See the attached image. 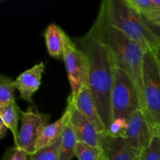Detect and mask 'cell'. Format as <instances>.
I'll return each instance as SVG.
<instances>
[{"instance_id": "obj_1", "label": "cell", "mask_w": 160, "mask_h": 160, "mask_svg": "<svg viewBox=\"0 0 160 160\" xmlns=\"http://www.w3.org/2000/svg\"><path fill=\"white\" fill-rule=\"evenodd\" d=\"M74 42L88 59V87L103 126L108 131L112 121L111 95L114 82V61L109 50L88 33L76 38Z\"/></svg>"}, {"instance_id": "obj_2", "label": "cell", "mask_w": 160, "mask_h": 160, "mask_svg": "<svg viewBox=\"0 0 160 160\" xmlns=\"http://www.w3.org/2000/svg\"><path fill=\"white\" fill-rule=\"evenodd\" d=\"M88 33L109 50L115 65L129 76L137 90L143 110L142 71L145 52L138 44L111 26L100 8L96 20Z\"/></svg>"}, {"instance_id": "obj_3", "label": "cell", "mask_w": 160, "mask_h": 160, "mask_svg": "<svg viewBox=\"0 0 160 160\" xmlns=\"http://www.w3.org/2000/svg\"><path fill=\"white\" fill-rule=\"evenodd\" d=\"M100 9L111 26L138 44L145 52H156L159 43L144 22L143 18L127 0H104Z\"/></svg>"}, {"instance_id": "obj_4", "label": "cell", "mask_w": 160, "mask_h": 160, "mask_svg": "<svg viewBox=\"0 0 160 160\" xmlns=\"http://www.w3.org/2000/svg\"><path fill=\"white\" fill-rule=\"evenodd\" d=\"M142 93L143 111L157 132L160 128V69L156 55L151 51L144 55Z\"/></svg>"}, {"instance_id": "obj_5", "label": "cell", "mask_w": 160, "mask_h": 160, "mask_svg": "<svg viewBox=\"0 0 160 160\" xmlns=\"http://www.w3.org/2000/svg\"><path fill=\"white\" fill-rule=\"evenodd\" d=\"M111 107L112 120L118 117H124L128 120L134 111L142 109L138 95L132 81L122 69L116 65Z\"/></svg>"}, {"instance_id": "obj_6", "label": "cell", "mask_w": 160, "mask_h": 160, "mask_svg": "<svg viewBox=\"0 0 160 160\" xmlns=\"http://www.w3.org/2000/svg\"><path fill=\"white\" fill-rule=\"evenodd\" d=\"M63 62L71 89L68 99L74 102L81 88L88 85L89 62L85 52L70 37L66 42Z\"/></svg>"}, {"instance_id": "obj_7", "label": "cell", "mask_w": 160, "mask_h": 160, "mask_svg": "<svg viewBox=\"0 0 160 160\" xmlns=\"http://www.w3.org/2000/svg\"><path fill=\"white\" fill-rule=\"evenodd\" d=\"M49 120V114L39 112L34 106H29L22 112L21 125L15 146L31 155L35 152L36 144Z\"/></svg>"}, {"instance_id": "obj_8", "label": "cell", "mask_w": 160, "mask_h": 160, "mask_svg": "<svg viewBox=\"0 0 160 160\" xmlns=\"http://www.w3.org/2000/svg\"><path fill=\"white\" fill-rule=\"evenodd\" d=\"M142 109L134 111L128 118L126 138L138 156H140L156 134Z\"/></svg>"}, {"instance_id": "obj_9", "label": "cell", "mask_w": 160, "mask_h": 160, "mask_svg": "<svg viewBox=\"0 0 160 160\" xmlns=\"http://www.w3.org/2000/svg\"><path fill=\"white\" fill-rule=\"evenodd\" d=\"M101 149L106 160H135L138 157L126 138L102 134Z\"/></svg>"}, {"instance_id": "obj_10", "label": "cell", "mask_w": 160, "mask_h": 160, "mask_svg": "<svg viewBox=\"0 0 160 160\" xmlns=\"http://www.w3.org/2000/svg\"><path fill=\"white\" fill-rule=\"evenodd\" d=\"M44 71L45 64L41 62L31 69L25 70L16 78V88L20 92L21 99L32 103V97L40 88Z\"/></svg>"}, {"instance_id": "obj_11", "label": "cell", "mask_w": 160, "mask_h": 160, "mask_svg": "<svg viewBox=\"0 0 160 160\" xmlns=\"http://www.w3.org/2000/svg\"><path fill=\"white\" fill-rule=\"evenodd\" d=\"M70 123L73 128L78 142L101 149L102 134H99L92 123L75 107L73 103Z\"/></svg>"}, {"instance_id": "obj_12", "label": "cell", "mask_w": 160, "mask_h": 160, "mask_svg": "<svg viewBox=\"0 0 160 160\" xmlns=\"http://www.w3.org/2000/svg\"><path fill=\"white\" fill-rule=\"evenodd\" d=\"M73 102L67 99V105L62 117L54 123L48 124L42 131L35 146V152L50 145L62 135L65 128L70 121Z\"/></svg>"}, {"instance_id": "obj_13", "label": "cell", "mask_w": 160, "mask_h": 160, "mask_svg": "<svg viewBox=\"0 0 160 160\" xmlns=\"http://www.w3.org/2000/svg\"><path fill=\"white\" fill-rule=\"evenodd\" d=\"M74 106L91 123L99 134L107 133L103 126L95 103L87 84L83 86L75 100Z\"/></svg>"}, {"instance_id": "obj_14", "label": "cell", "mask_w": 160, "mask_h": 160, "mask_svg": "<svg viewBox=\"0 0 160 160\" xmlns=\"http://www.w3.org/2000/svg\"><path fill=\"white\" fill-rule=\"evenodd\" d=\"M47 50L51 57L63 60L66 42L69 37L56 23H50L44 33Z\"/></svg>"}, {"instance_id": "obj_15", "label": "cell", "mask_w": 160, "mask_h": 160, "mask_svg": "<svg viewBox=\"0 0 160 160\" xmlns=\"http://www.w3.org/2000/svg\"><path fill=\"white\" fill-rule=\"evenodd\" d=\"M22 112L17 102L12 103L5 108H0V120H2L6 128L12 133L14 145L17 143L19 135L18 122L21 119Z\"/></svg>"}, {"instance_id": "obj_16", "label": "cell", "mask_w": 160, "mask_h": 160, "mask_svg": "<svg viewBox=\"0 0 160 160\" xmlns=\"http://www.w3.org/2000/svg\"><path fill=\"white\" fill-rule=\"evenodd\" d=\"M76 134L70 121L63 131L60 145V160H71L75 156L78 143Z\"/></svg>"}, {"instance_id": "obj_17", "label": "cell", "mask_w": 160, "mask_h": 160, "mask_svg": "<svg viewBox=\"0 0 160 160\" xmlns=\"http://www.w3.org/2000/svg\"><path fill=\"white\" fill-rule=\"evenodd\" d=\"M15 81L1 74L0 76V108H5L12 103L17 102L15 99Z\"/></svg>"}, {"instance_id": "obj_18", "label": "cell", "mask_w": 160, "mask_h": 160, "mask_svg": "<svg viewBox=\"0 0 160 160\" xmlns=\"http://www.w3.org/2000/svg\"><path fill=\"white\" fill-rule=\"evenodd\" d=\"M62 136L50 145L41 148L31 154V160H60Z\"/></svg>"}, {"instance_id": "obj_19", "label": "cell", "mask_w": 160, "mask_h": 160, "mask_svg": "<svg viewBox=\"0 0 160 160\" xmlns=\"http://www.w3.org/2000/svg\"><path fill=\"white\" fill-rule=\"evenodd\" d=\"M75 156L78 160H101L102 151L82 142H78L75 148Z\"/></svg>"}, {"instance_id": "obj_20", "label": "cell", "mask_w": 160, "mask_h": 160, "mask_svg": "<svg viewBox=\"0 0 160 160\" xmlns=\"http://www.w3.org/2000/svg\"><path fill=\"white\" fill-rule=\"evenodd\" d=\"M142 160H160V135L154 134L149 145L141 155Z\"/></svg>"}, {"instance_id": "obj_21", "label": "cell", "mask_w": 160, "mask_h": 160, "mask_svg": "<svg viewBox=\"0 0 160 160\" xmlns=\"http://www.w3.org/2000/svg\"><path fill=\"white\" fill-rule=\"evenodd\" d=\"M128 127V120L124 117L114 119L111 123L107 133L114 137L126 138Z\"/></svg>"}, {"instance_id": "obj_22", "label": "cell", "mask_w": 160, "mask_h": 160, "mask_svg": "<svg viewBox=\"0 0 160 160\" xmlns=\"http://www.w3.org/2000/svg\"><path fill=\"white\" fill-rule=\"evenodd\" d=\"M31 154L13 145L8 148L2 160H31Z\"/></svg>"}, {"instance_id": "obj_23", "label": "cell", "mask_w": 160, "mask_h": 160, "mask_svg": "<svg viewBox=\"0 0 160 160\" xmlns=\"http://www.w3.org/2000/svg\"><path fill=\"white\" fill-rule=\"evenodd\" d=\"M142 18H143L144 22H145L147 28H148V30L151 31V33L153 34L155 38L157 40L158 43H159V49L160 50V23L151 21V20H148V19H146L144 17H142Z\"/></svg>"}, {"instance_id": "obj_24", "label": "cell", "mask_w": 160, "mask_h": 160, "mask_svg": "<svg viewBox=\"0 0 160 160\" xmlns=\"http://www.w3.org/2000/svg\"><path fill=\"white\" fill-rule=\"evenodd\" d=\"M7 130L9 129L6 128L2 120H0V138L3 139L6 137V135L7 134Z\"/></svg>"}, {"instance_id": "obj_25", "label": "cell", "mask_w": 160, "mask_h": 160, "mask_svg": "<svg viewBox=\"0 0 160 160\" xmlns=\"http://www.w3.org/2000/svg\"><path fill=\"white\" fill-rule=\"evenodd\" d=\"M155 55H156V59H157L158 63H159V69H160V50L158 49L157 51L155 52Z\"/></svg>"}, {"instance_id": "obj_26", "label": "cell", "mask_w": 160, "mask_h": 160, "mask_svg": "<svg viewBox=\"0 0 160 160\" xmlns=\"http://www.w3.org/2000/svg\"><path fill=\"white\" fill-rule=\"evenodd\" d=\"M151 21H153V22H156V23H160V15L158 16V17H156V18H155V19H153V20H152Z\"/></svg>"}, {"instance_id": "obj_27", "label": "cell", "mask_w": 160, "mask_h": 160, "mask_svg": "<svg viewBox=\"0 0 160 160\" xmlns=\"http://www.w3.org/2000/svg\"><path fill=\"white\" fill-rule=\"evenodd\" d=\"M135 160H142V159H141V156H138V157L136 158Z\"/></svg>"}, {"instance_id": "obj_28", "label": "cell", "mask_w": 160, "mask_h": 160, "mask_svg": "<svg viewBox=\"0 0 160 160\" xmlns=\"http://www.w3.org/2000/svg\"><path fill=\"white\" fill-rule=\"evenodd\" d=\"M157 133H158V134H159V135H160V128H159V129L158 130V131H157Z\"/></svg>"}, {"instance_id": "obj_29", "label": "cell", "mask_w": 160, "mask_h": 160, "mask_svg": "<svg viewBox=\"0 0 160 160\" xmlns=\"http://www.w3.org/2000/svg\"><path fill=\"white\" fill-rule=\"evenodd\" d=\"M101 160H106L105 159V158L103 157V154H102V159H101Z\"/></svg>"}]
</instances>
